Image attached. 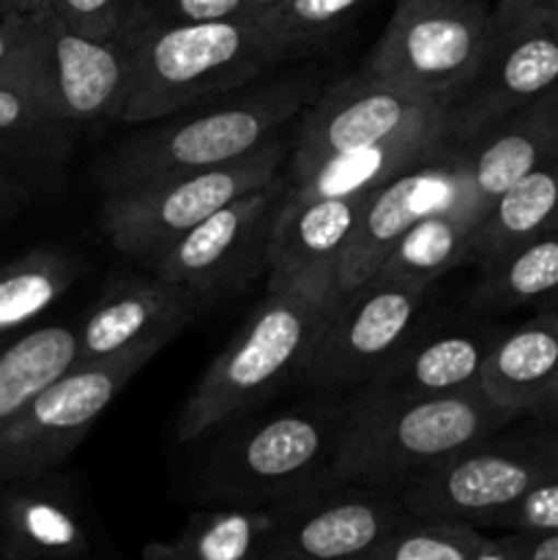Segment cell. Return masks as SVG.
<instances>
[{
    "label": "cell",
    "instance_id": "cell-38",
    "mask_svg": "<svg viewBox=\"0 0 558 560\" xmlns=\"http://www.w3.org/2000/svg\"><path fill=\"white\" fill-rule=\"evenodd\" d=\"M38 14V11H36ZM36 14H5L0 16V74L5 71V66L11 63L14 52L20 49L22 38H25L27 27H31L33 16Z\"/></svg>",
    "mask_w": 558,
    "mask_h": 560
},
{
    "label": "cell",
    "instance_id": "cell-15",
    "mask_svg": "<svg viewBox=\"0 0 558 560\" xmlns=\"http://www.w3.org/2000/svg\"><path fill=\"white\" fill-rule=\"evenodd\" d=\"M414 514L377 487L328 481L277 506L271 556L282 560H364Z\"/></svg>",
    "mask_w": 558,
    "mask_h": 560
},
{
    "label": "cell",
    "instance_id": "cell-22",
    "mask_svg": "<svg viewBox=\"0 0 558 560\" xmlns=\"http://www.w3.org/2000/svg\"><path fill=\"white\" fill-rule=\"evenodd\" d=\"M553 153H558V129L536 118L531 109L501 120L465 145L468 167L463 200L457 206L481 222L503 191Z\"/></svg>",
    "mask_w": 558,
    "mask_h": 560
},
{
    "label": "cell",
    "instance_id": "cell-7",
    "mask_svg": "<svg viewBox=\"0 0 558 560\" xmlns=\"http://www.w3.org/2000/svg\"><path fill=\"white\" fill-rule=\"evenodd\" d=\"M496 31L481 0H399L361 71L446 107L474 80Z\"/></svg>",
    "mask_w": 558,
    "mask_h": 560
},
{
    "label": "cell",
    "instance_id": "cell-31",
    "mask_svg": "<svg viewBox=\"0 0 558 560\" xmlns=\"http://www.w3.org/2000/svg\"><path fill=\"white\" fill-rule=\"evenodd\" d=\"M367 3L370 0H279L260 14V20L277 36L288 58H299L342 36Z\"/></svg>",
    "mask_w": 558,
    "mask_h": 560
},
{
    "label": "cell",
    "instance_id": "cell-13",
    "mask_svg": "<svg viewBox=\"0 0 558 560\" xmlns=\"http://www.w3.org/2000/svg\"><path fill=\"white\" fill-rule=\"evenodd\" d=\"M446 120L438 104L399 91L375 77L359 74L337 82L306 107L290 153L288 184L306 178L332 159L381 145L408 131Z\"/></svg>",
    "mask_w": 558,
    "mask_h": 560
},
{
    "label": "cell",
    "instance_id": "cell-20",
    "mask_svg": "<svg viewBox=\"0 0 558 560\" xmlns=\"http://www.w3.org/2000/svg\"><path fill=\"white\" fill-rule=\"evenodd\" d=\"M496 337L476 326L414 331L361 388L388 397H438L474 388Z\"/></svg>",
    "mask_w": 558,
    "mask_h": 560
},
{
    "label": "cell",
    "instance_id": "cell-40",
    "mask_svg": "<svg viewBox=\"0 0 558 560\" xmlns=\"http://www.w3.org/2000/svg\"><path fill=\"white\" fill-rule=\"evenodd\" d=\"M528 3H531V0H501V3H498V9L492 11V14H496V25L498 27L514 25V22L523 16L525 5H528Z\"/></svg>",
    "mask_w": 558,
    "mask_h": 560
},
{
    "label": "cell",
    "instance_id": "cell-39",
    "mask_svg": "<svg viewBox=\"0 0 558 560\" xmlns=\"http://www.w3.org/2000/svg\"><path fill=\"white\" fill-rule=\"evenodd\" d=\"M558 16V0H531L528 5H525L523 16H520L514 25H520V22H550Z\"/></svg>",
    "mask_w": 558,
    "mask_h": 560
},
{
    "label": "cell",
    "instance_id": "cell-5",
    "mask_svg": "<svg viewBox=\"0 0 558 560\" xmlns=\"http://www.w3.org/2000/svg\"><path fill=\"white\" fill-rule=\"evenodd\" d=\"M332 301L328 290L268 282L266 299L211 361L181 408L175 441H200L249 413L284 381H295Z\"/></svg>",
    "mask_w": 558,
    "mask_h": 560
},
{
    "label": "cell",
    "instance_id": "cell-48",
    "mask_svg": "<svg viewBox=\"0 0 558 560\" xmlns=\"http://www.w3.org/2000/svg\"><path fill=\"white\" fill-rule=\"evenodd\" d=\"M0 487H3V481H0Z\"/></svg>",
    "mask_w": 558,
    "mask_h": 560
},
{
    "label": "cell",
    "instance_id": "cell-30",
    "mask_svg": "<svg viewBox=\"0 0 558 560\" xmlns=\"http://www.w3.org/2000/svg\"><path fill=\"white\" fill-rule=\"evenodd\" d=\"M479 266V304L525 306L558 301V230H547Z\"/></svg>",
    "mask_w": 558,
    "mask_h": 560
},
{
    "label": "cell",
    "instance_id": "cell-45",
    "mask_svg": "<svg viewBox=\"0 0 558 560\" xmlns=\"http://www.w3.org/2000/svg\"><path fill=\"white\" fill-rule=\"evenodd\" d=\"M263 560H282V558H277V556H271V552H268V556L263 558Z\"/></svg>",
    "mask_w": 558,
    "mask_h": 560
},
{
    "label": "cell",
    "instance_id": "cell-42",
    "mask_svg": "<svg viewBox=\"0 0 558 560\" xmlns=\"http://www.w3.org/2000/svg\"><path fill=\"white\" fill-rule=\"evenodd\" d=\"M528 109L536 115V118H542L545 124H550L553 129H558V88L550 93V96H545L542 102H536L534 107Z\"/></svg>",
    "mask_w": 558,
    "mask_h": 560
},
{
    "label": "cell",
    "instance_id": "cell-25",
    "mask_svg": "<svg viewBox=\"0 0 558 560\" xmlns=\"http://www.w3.org/2000/svg\"><path fill=\"white\" fill-rule=\"evenodd\" d=\"M558 219V153L547 156L539 167L503 191L468 246V262H487L536 235L556 228Z\"/></svg>",
    "mask_w": 558,
    "mask_h": 560
},
{
    "label": "cell",
    "instance_id": "cell-35",
    "mask_svg": "<svg viewBox=\"0 0 558 560\" xmlns=\"http://www.w3.org/2000/svg\"><path fill=\"white\" fill-rule=\"evenodd\" d=\"M279 0H151L140 22L249 20L266 14Z\"/></svg>",
    "mask_w": 558,
    "mask_h": 560
},
{
    "label": "cell",
    "instance_id": "cell-21",
    "mask_svg": "<svg viewBox=\"0 0 558 560\" xmlns=\"http://www.w3.org/2000/svg\"><path fill=\"white\" fill-rule=\"evenodd\" d=\"M558 386V310H547L514 331L496 337L479 388L490 402L514 416H528L545 405Z\"/></svg>",
    "mask_w": 558,
    "mask_h": 560
},
{
    "label": "cell",
    "instance_id": "cell-46",
    "mask_svg": "<svg viewBox=\"0 0 558 560\" xmlns=\"http://www.w3.org/2000/svg\"><path fill=\"white\" fill-rule=\"evenodd\" d=\"M550 25H556V27H558V16H556V20H550Z\"/></svg>",
    "mask_w": 558,
    "mask_h": 560
},
{
    "label": "cell",
    "instance_id": "cell-23",
    "mask_svg": "<svg viewBox=\"0 0 558 560\" xmlns=\"http://www.w3.org/2000/svg\"><path fill=\"white\" fill-rule=\"evenodd\" d=\"M74 126L55 118L25 82L0 74V170L33 189L58 184L74 145Z\"/></svg>",
    "mask_w": 558,
    "mask_h": 560
},
{
    "label": "cell",
    "instance_id": "cell-16",
    "mask_svg": "<svg viewBox=\"0 0 558 560\" xmlns=\"http://www.w3.org/2000/svg\"><path fill=\"white\" fill-rule=\"evenodd\" d=\"M556 88L558 27L550 22L498 27L474 80L443 107L449 140L468 145L481 131L534 107Z\"/></svg>",
    "mask_w": 558,
    "mask_h": 560
},
{
    "label": "cell",
    "instance_id": "cell-11",
    "mask_svg": "<svg viewBox=\"0 0 558 560\" xmlns=\"http://www.w3.org/2000/svg\"><path fill=\"white\" fill-rule=\"evenodd\" d=\"M432 284L375 273L337 295L295 381L317 392L364 386L419 328Z\"/></svg>",
    "mask_w": 558,
    "mask_h": 560
},
{
    "label": "cell",
    "instance_id": "cell-8",
    "mask_svg": "<svg viewBox=\"0 0 558 560\" xmlns=\"http://www.w3.org/2000/svg\"><path fill=\"white\" fill-rule=\"evenodd\" d=\"M492 432L399 492L414 517L479 528L490 514L558 476V421Z\"/></svg>",
    "mask_w": 558,
    "mask_h": 560
},
{
    "label": "cell",
    "instance_id": "cell-24",
    "mask_svg": "<svg viewBox=\"0 0 558 560\" xmlns=\"http://www.w3.org/2000/svg\"><path fill=\"white\" fill-rule=\"evenodd\" d=\"M277 506H206L173 541L151 545L146 560H263L271 552Z\"/></svg>",
    "mask_w": 558,
    "mask_h": 560
},
{
    "label": "cell",
    "instance_id": "cell-27",
    "mask_svg": "<svg viewBox=\"0 0 558 560\" xmlns=\"http://www.w3.org/2000/svg\"><path fill=\"white\" fill-rule=\"evenodd\" d=\"M80 361V331L63 323L31 328L0 348V424L20 413L31 399L74 370Z\"/></svg>",
    "mask_w": 558,
    "mask_h": 560
},
{
    "label": "cell",
    "instance_id": "cell-6",
    "mask_svg": "<svg viewBox=\"0 0 558 560\" xmlns=\"http://www.w3.org/2000/svg\"><path fill=\"white\" fill-rule=\"evenodd\" d=\"M284 156L288 140L274 135L260 148L219 167L104 195L98 222L120 255L151 268L170 246L178 244L219 208L277 180Z\"/></svg>",
    "mask_w": 558,
    "mask_h": 560
},
{
    "label": "cell",
    "instance_id": "cell-37",
    "mask_svg": "<svg viewBox=\"0 0 558 560\" xmlns=\"http://www.w3.org/2000/svg\"><path fill=\"white\" fill-rule=\"evenodd\" d=\"M520 560H558V534H507Z\"/></svg>",
    "mask_w": 558,
    "mask_h": 560
},
{
    "label": "cell",
    "instance_id": "cell-43",
    "mask_svg": "<svg viewBox=\"0 0 558 560\" xmlns=\"http://www.w3.org/2000/svg\"><path fill=\"white\" fill-rule=\"evenodd\" d=\"M49 0H0V16L5 14H36L47 9Z\"/></svg>",
    "mask_w": 558,
    "mask_h": 560
},
{
    "label": "cell",
    "instance_id": "cell-41",
    "mask_svg": "<svg viewBox=\"0 0 558 560\" xmlns=\"http://www.w3.org/2000/svg\"><path fill=\"white\" fill-rule=\"evenodd\" d=\"M470 560H520L518 552L512 550L507 539H490L485 547L479 550V556H474Z\"/></svg>",
    "mask_w": 558,
    "mask_h": 560
},
{
    "label": "cell",
    "instance_id": "cell-9",
    "mask_svg": "<svg viewBox=\"0 0 558 560\" xmlns=\"http://www.w3.org/2000/svg\"><path fill=\"white\" fill-rule=\"evenodd\" d=\"M162 345H140L107 359L77 364L0 424V481L58 470L85 441L98 416L148 366Z\"/></svg>",
    "mask_w": 558,
    "mask_h": 560
},
{
    "label": "cell",
    "instance_id": "cell-36",
    "mask_svg": "<svg viewBox=\"0 0 558 560\" xmlns=\"http://www.w3.org/2000/svg\"><path fill=\"white\" fill-rule=\"evenodd\" d=\"M33 195H36V189L27 180L0 170V224L16 217L33 200Z\"/></svg>",
    "mask_w": 558,
    "mask_h": 560
},
{
    "label": "cell",
    "instance_id": "cell-3",
    "mask_svg": "<svg viewBox=\"0 0 558 560\" xmlns=\"http://www.w3.org/2000/svg\"><path fill=\"white\" fill-rule=\"evenodd\" d=\"M348 399L293 405L230 427L208 448L191 485L202 506H279L334 481Z\"/></svg>",
    "mask_w": 558,
    "mask_h": 560
},
{
    "label": "cell",
    "instance_id": "cell-47",
    "mask_svg": "<svg viewBox=\"0 0 558 560\" xmlns=\"http://www.w3.org/2000/svg\"><path fill=\"white\" fill-rule=\"evenodd\" d=\"M553 230H558V219H556V228H553Z\"/></svg>",
    "mask_w": 558,
    "mask_h": 560
},
{
    "label": "cell",
    "instance_id": "cell-2",
    "mask_svg": "<svg viewBox=\"0 0 558 560\" xmlns=\"http://www.w3.org/2000/svg\"><path fill=\"white\" fill-rule=\"evenodd\" d=\"M518 419L490 402L479 386L438 397H388L359 388L348 399L334 479L399 495L454 454Z\"/></svg>",
    "mask_w": 558,
    "mask_h": 560
},
{
    "label": "cell",
    "instance_id": "cell-28",
    "mask_svg": "<svg viewBox=\"0 0 558 560\" xmlns=\"http://www.w3.org/2000/svg\"><path fill=\"white\" fill-rule=\"evenodd\" d=\"M80 273V257L58 246H38L0 266V337L42 317Z\"/></svg>",
    "mask_w": 558,
    "mask_h": 560
},
{
    "label": "cell",
    "instance_id": "cell-32",
    "mask_svg": "<svg viewBox=\"0 0 558 560\" xmlns=\"http://www.w3.org/2000/svg\"><path fill=\"white\" fill-rule=\"evenodd\" d=\"M490 536L470 523L410 517L364 560H470Z\"/></svg>",
    "mask_w": 558,
    "mask_h": 560
},
{
    "label": "cell",
    "instance_id": "cell-19",
    "mask_svg": "<svg viewBox=\"0 0 558 560\" xmlns=\"http://www.w3.org/2000/svg\"><path fill=\"white\" fill-rule=\"evenodd\" d=\"M91 534L77 492L55 470L0 487V560H88Z\"/></svg>",
    "mask_w": 558,
    "mask_h": 560
},
{
    "label": "cell",
    "instance_id": "cell-29",
    "mask_svg": "<svg viewBox=\"0 0 558 560\" xmlns=\"http://www.w3.org/2000/svg\"><path fill=\"white\" fill-rule=\"evenodd\" d=\"M476 228H479V219H474L460 206L430 213L394 244L377 273L432 284L454 266L468 262V246Z\"/></svg>",
    "mask_w": 558,
    "mask_h": 560
},
{
    "label": "cell",
    "instance_id": "cell-34",
    "mask_svg": "<svg viewBox=\"0 0 558 560\" xmlns=\"http://www.w3.org/2000/svg\"><path fill=\"white\" fill-rule=\"evenodd\" d=\"M479 528H498L507 534H558V476H550L507 509L490 514Z\"/></svg>",
    "mask_w": 558,
    "mask_h": 560
},
{
    "label": "cell",
    "instance_id": "cell-17",
    "mask_svg": "<svg viewBox=\"0 0 558 560\" xmlns=\"http://www.w3.org/2000/svg\"><path fill=\"white\" fill-rule=\"evenodd\" d=\"M367 195H284L268 246V282L304 284L334 293L339 262L348 252Z\"/></svg>",
    "mask_w": 558,
    "mask_h": 560
},
{
    "label": "cell",
    "instance_id": "cell-10",
    "mask_svg": "<svg viewBox=\"0 0 558 560\" xmlns=\"http://www.w3.org/2000/svg\"><path fill=\"white\" fill-rule=\"evenodd\" d=\"M129 38H102L71 31L49 9L33 16L9 74L74 129L96 120H120L129 91Z\"/></svg>",
    "mask_w": 558,
    "mask_h": 560
},
{
    "label": "cell",
    "instance_id": "cell-14",
    "mask_svg": "<svg viewBox=\"0 0 558 560\" xmlns=\"http://www.w3.org/2000/svg\"><path fill=\"white\" fill-rule=\"evenodd\" d=\"M465 145L446 140L367 195L359 224L334 279V299L359 288L381 271L383 260L419 219L446 211L463 200Z\"/></svg>",
    "mask_w": 558,
    "mask_h": 560
},
{
    "label": "cell",
    "instance_id": "cell-1",
    "mask_svg": "<svg viewBox=\"0 0 558 560\" xmlns=\"http://www.w3.org/2000/svg\"><path fill=\"white\" fill-rule=\"evenodd\" d=\"M126 38L131 69L120 124L129 126L217 102L290 60L260 16L140 22Z\"/></svg>",
    "mask_w": 558,
    "mask_h": 560
},
{
    "label": "cell",
    "instance_id": "cell-33",
    "mask_svg": "<svg viewBox=\"0 0 558 560\" xmlns=\"http://www.w3.org/2000/svg\"><path fill=\"white\" fill-rule=\"evenodd\" d=\"M151 0H49L47 9L71 31L118 38L140 25Z\"/></svg>",
    "mask_w": 558,
    "mask_h": 560
},
{
    "label": "cell",
    "instance_id": "cell-44",
    "mask_svg": "<svg viewBox=\"0 0 558 560\" xmlns=\"http://www.w3.org/2000/svg\"><path fill=\"white\" fill-rule=\"evenodd\" d=\"M536 416H542V419L547 421H558V386L553 388V394L545 399V405L536 410Z\"/></svg>",
    "mask_w": 558,
    "mask_h": 560
},
{
    "label": "cell",
    "instance_id": "cell-26",
    "mask_svg": "<svg viewBox=\"0 0 558 560\" xmlns=\"http://www.w3.org/2000/svg\"><path fill=\"white\" fill-rule=\"evenodd\" d=\"M446 120L425 129L408 131L381 145L364 148V151L348 153V156L332 159L312 170L306 178L288 184L284 180V195L312 200V197H348V195H370L375 186L392 178L403 167H408L414 159L425 156L427 151L446 142Z\"/></svg>",
    "mask_w": 558,
    "mask_h": 560
},
{
    "label": "cell",
    "instance_id": "cell-4",
    "mask_svg": "<svg viewBox=\"0 0 558 560\" xmlns=\"http://www.w3.org/2000/svg\"><path fill=\"white\" fill-rule=\"evenodd\" d=\"M312 77H282L228 102H208L162 120L115 145L96 167L104 195L156 184L173 175L219 167L282 131L315 102Z\"/></svg>",
    "mask_w": 558,
    "mask_h": 560
},
{
    "label": "cell",
    "instance_id": "cell-12",
    "mask_svg": "<svg viewBox=\"0 0 558 560\" xmlns=\"http://www.w3.org/2000/svg\"><path fill=\"white\" fill-rule=\"evenodd\" d=\"M284 200V175L228 202L170 246L148 271L189 290L200 304L239 295L268 268L274 222Z\"/></svg>",
    "mask_w": 558,
    "mask_h": 560
},
{
    "label": "cell",
    "instance_id": "cell-18",
    "mask_svg": "<svg viewBox=\"0 0 558 560\" xmlns=\"http://www.w3.org/2000/svg\"><path fill=\"white\" fill-rule=\"evenodd\" d=\"M200 301L189 290L148 273L113 284L96 310L85 317L80 331V361L107 359L140 345H170V339L189 326Z\"/></svg>",
    "mask_w": 558,
    "mask_h": 560
}]
</instances>
